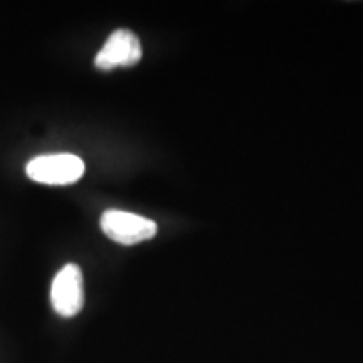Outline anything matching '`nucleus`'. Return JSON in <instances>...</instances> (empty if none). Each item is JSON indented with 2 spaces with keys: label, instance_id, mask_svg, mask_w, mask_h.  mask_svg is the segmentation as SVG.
<instances>
[{
  "label": "nucleus",
  "instance_id": "7ed1b4c3",
  "mask_svg": "<svg viewBox=\"0 0 363 363\" xmlns=\"http://www.w3.org/2000/svg\"><path fill=\"white\" fill-rule=\"evenodd\" d=\"M51 305L62 318H72L83 310L84 283L79 266L66 264L57 272L51 286Z\"/></svg>",
  "mask_w": 363,
  "mask_h": 363
},
{
  "label": "nucleus",
  "instance_id": "f257e3e1",
  "mask_svg": "<svg viewBox=\"0 0 363 363\" xmlns=\"http://www.w3.org/2000/svg\"><path fill=\"white\" fill-rule=\"evenodd\" d=\"M84 162L72 153L35 157L26 167L27 177L44 185H71L84 175Z\"/></svg>",
  "mask_w": 363,
  "mask_h": 363
},
{
  "label": "nucleus",
  "instance_id": "20e7f679",
  "mask_svg": "<svg viewBox=\"0 0 363 363\" xmlns=\"http://www.w3.org/2000/svg\"><path fill=\"white\" fill-rule=\"evenodd\" d=\"M142 59V44L131 30H115L94 57L98 69L110 71L120 66H135Z\"/></svg>",
  "mask_w": 363,
  "mask_h": 363
},
{
  "label": "nucleus",
  "instance_id": "f03ea898",
  "mask_svg": "<svg viewBox=\"0 0 363 363\" xmlns=\"http://www.w3.org/2000/svg\"><path fill=\"white\" fill-rule=\"evenodd\" d=\"M101 230L118 244L133 246L155 238L157 224L147 217L111 208L101 216Z\"/></svg>",
  "mask_w": 363,
  "mask_h": 363
}]
</instances>
